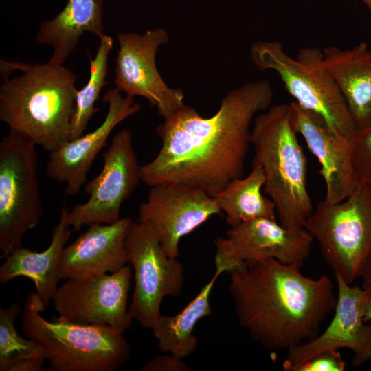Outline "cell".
<instances>
[{
	"label": "cell",
	"mask_w": 371,
	"mask_h": 371,
	"mask_svg": "<svg viewBox=\"0 0 371 371\" xmlns=\"http://www.w3.org/2000/svg\"><path fill=\"white\" fill-rule=\"evenodd\" d=\"M273 97L270 82L260 80L229 91L209 117L185 104L157 126L161 148L151 161L140 166L141 181L149 186L180 183L213 197L243 177L251 124L270 106Z\"/></svg>",
	"instance_id": "obj_1"
},
{
	"label": "cell",
	"mask_w": 371,
	"mask_h": 371,
	"mask_svg": "<svg viewBox=\"0 0 371 371\" xmlns=\"http://www.w3.org/2000/svg\"><path fill=\"white\" fill-rule=\"evenodd\" d=\"M230 273L229 289L238 324L267 350L289 349L315 338L336 305L328 276L307 277L275 259Z\"/></svg>",
	"instance_id": "obj_2"
},
{
	"label": "cell",
	"mask_w": 371,
	"mask_h": 371,
	"mask_svg": "<svg viewBox=\"0 0 371 371\" xmlns=\"http://www.w3.org/2000/svg\"><path fill=\"white\" fill-rule=\"evenodd\" d=\"M0 120L9 131L49 153L69 140L76 75L63 65L27 64L1 59Z\"/></svg>",
	"instance_id": "obj_3"
},
{
	"label": "cell",
	"mask_w": 371,
	"mask_h": 371,
	"mask_svg": "<svg viewBox=\"0 0 371 371\" xmlns=\"http://www.w3.org/2000/svg\"><path fill=\"white\" fill-rule=\"evenodd\" d=\"M292 122L290 104L269 106L251 129L252 166L265 176L264 192L275 204L280 223L304 227L314 209L307 190V160Z\"/></svg>",
	"instance_id": "obj_4"
},
{
	"label": "cell",
	"mask_w": 371,
	"mask_h": 371,
	"mask_svg": "<svg viewBox=\"0 0 371 371\" xmlns=\"http://www.w3.org/2000/svg\"><path fill=\"white\" fill-rule=\"evenodd\" d=\"M46 308L36 293L24 304L22 328L49 359V370L115 371L130 359L131 346L123 333L108 326L83 325L53 317L45 319Z\"/></svg>",
	"instance_id": "obj_5"
},
{
	"label": "cell",
	"mask_w": 371,
	"mask_h": 371,
	"mask_svg": "<svg viewBox=\"0 0 371 371\" xmlns=\"http://www.w3.org/2000/svg\"><path fill=\"white\" fill-rule=\"evenodd\" d=\"M253 63L260 71L273 70L288 93L301 106L322 115L341 135L352 139L355 123L337 85L324 65L323 52L302 48L295 58L280 41H258L249 49Z\"/></svg>",
	"instance_id": "obj_6"
},
{
	"label": "cell",
	"mask_w": 371,
	"mask_h": 371,
	"mask_svg": "<svg viewBox=\"0 0 371 371\" xmlns=\"http://www.w3.org/2000/svg\"><path fill=\"white\" fill-rule=\"evenodd\" d=\"M304 227L335 276L352 284L371 254V184L360 181L340 202L320 201Z\"/></svg>",
	"instance_id": "obj_7"
},
{
	"label": "cell",
	"mask_w": 371,
	"mask_h": 371,
	"mask_svg": "<svg viewBox=\"0 0 371 371\" xmlns=\"http://www.w3.org/2000/svg\"><path fill=\"white\" fill-rule=\"evenodd\" d=\"M36 146L10 131L0 141L1 258L22 246L43 216Z\"/></svg>",
	"instance_id": "obj_8"
},
{
	"label": "cell",
	"mask_w": 371,
	"mask_h": 371,
	"mask_svg": "<svg viewBox=\"0 0 371 371\" xmlns=\"http://www.w3.org/2000/svg\"><path fill=\"white\" fill-rule=\"evenodd\" d=\"M314 240L304 227H284L276 219L260 218L243 222L230 226L226 238L215 240V272L232 273L268 259L301 269Z\"/></svg>",
	"instance_id": "obj_9"
},
{
	"label": "cell",
	"mask_w": 371,
	"mask_h": 371,
	"mask_svg": "<svg viewBox=\"0 0 371 371\" xmlns=\"http://www.w3.org/2000/svg\"><path fill=\"white\" fill-rule=\"evenodd\" d=\"M125 245L128 263L135 272L128 313L140 326L151 328L161 316L163 299L181 295L185 281L183 266L177 258L168 256L157 238L139 221L131 223Z\"/></svg>",
	"instance_id": "obj_10"
},
{
	"label": "cell",
	"mask_w": 371,
	"mask_h": 371,
	"mask_svg": "<svg viewBox=\"0 0 371 371\" xmlns=\"http://www.w3.org/2000/svg\"><path fill=\"white\" fill-rule=\"evenodd\" d=\"M103 159L101 172L85 187L88 199L67 211V224L75 231L84 225L117 221L122 203L141 181L130 130L122 129L115 135Z\"/></svg>",
	"instance_id": "obj_11"
},
{
	"label": "cell",
	"mask_w": 371,
	"mask_h": 371,
	"mask_svg": "<svg viewBox=\"0 0 371 371\" xmlns=\"http://www.w3.org/2000/svg\"><path fill=\"white\" fill-rule=\"evenodd\" d=\"M131 277L127 264L113 273L68 279L52 299L55 310L67 321L108 326L124 333L133 320L127 307Z\"/></svg>",
	"instance_id": "obj_12"
},
{
	"label": "cell",
	"mask_w": 371,
	"mask_h": 371,
	"mask_svg": "<svg viewBox=\"0 0 371 371\" xmlns=\"http://www.w3.org/2000/svg\"><path fill=\"white\" fill-rule=\"evenodd\" d=\"M117 40L115 88L131 98L146 99L164 120L182 108L185 105L182 90L169 87L155 63L158 49L169 41L167 32L157 28L142 34L123 32L117 35Z\"/></svg>",
	"instance_id": "obj_13"
},
{
	"label": "cell",
	"mask_w": 371,
	"mask_h": 371,
	"mask_svg": "<svg viewBox=\"0 0 371 371\" xmlns=\"http://www.w3.org/2000/svg\"><path fill=\"white\" fill-rule=\"evenodd\" d=\"M221 212L205 191L164 183L151 186L146 201L139 207L137 221L153 234L168 256L177 258L180 240Z\"/></svg>",
	"instance_id": "obj_14"
},
{
	"label": "cell",
	"mask_w": 371,
	"mask_h": 371,
	"mask_svg": "<svg viewBox=\"0 0 371 371\" xmlns=\"http://www.w3.org/2000/svg\"><path fill=\"white\" fill-rule=\"evenodd\" d=\"M337 282V302L334 316L322 334L288 349L282 368L293 369L325 350L348 348L353 352L352 364L359 366L371 361V324L364 321L370 292L346 283L340 276Z\"/></svg>",
	"instance_id": "obj_15"
},
{
	"label": "cell",
	"mask_w": 371,
	"mask_h": 371,
	"mask_svg": "<svg viewBox=\"0 0 371 371\" xmlns=\"http://www.w3.org/2000/svg\"><path fill=\"white\" fill-rule=\"evenodd\" d=\"M290 105L295 130L321 165L318 173L326 185L324 201L335 203L344 200L360 183L353 166L351 139L335 131L319 114L295 101Z\"/></svg>",
	"instance_id": "obj_16"
},
{
	"label": "cell",
	"mask_w": 371,
	"mask_h": 371,
	"mask_svg": "<svg viewBox=\"0 0 371 371\" xmlns=\"http://www.w3.org/2000/svg\"><path fill=\"white\" fill-rule=\"evenodd\" d=\"M102 102L108 105L107 112L96 128L68 140L49 153L47 175L58 183H65L67 195L78 194L85 185L95 158L106 145L113 129L141 109V105L135 102L133 98L124 96L116 88L106 91Z\"/></svg>",
	"instance_id": "obj_17"
},
{
	"label": "cell",
	"mask_w": 371,
	"mask_h": 371,
	"mask_svg": "<svg viewBox=\"0 0 371 371\" xmlns=\"http://www.w3.org/2000/svg\"><path fill=\"white\" fill-rule=\"evenodd\" d=\"M132 220L95 223L63 250L60 280L82 279L119 271L128 263L126 236Z\"/></svg>",
	"instance_id": "obj_18"
},
{
	"label": "cell",
	"mask_w": 371,
	"mask_h": 371,
	"mask_svg": "<svg viewBox=\"0 0 371 371\" xmlns=\"http://www.w3.org/2000/svg\"><path fill=\"white\" fill-rule=\"evenodd\" d=\"M324 65L343 95L357 129L371 125V50L361 42L351 49L323 50Z\"/></svg>",
	"instance_id": "obj_19"
},
{
	"label": "cell",
	"mask_w": 371,
	"mask_h": 371,
	"mask_svg": "<svg viewBox=\"0 0 371 371\" xmlns=\"http://www.w3.org/2000/svg\"><path fill=\"white\" fill-rule=\"evenodd\" d=\"M67 211L65 206L62 207L58 223L52 233L50 244L45 251H32L21 246L12 251L0 267L1 283L20 276L30 278L34 284L36 293L46 307L58 288L60 260L71 233L66 222Z\"/></svg>",
	"instance_id": "obj_20"
},
{
	"label": "cell",
	"mask_w": 371,
	"mask_h": 371,
	"mask_svg": "<svg viewBox=\"0 0 371 371\" xmlns=\"http://www.w3.org/2000/svg\"><path fill=\"white\" fill-rule=\"evenodd\" d=\"M104 0H68L56 16L43 21L38 28V43L52 47L48 62L63 65L85 32L101 37L104 34Z\"/></svg>",
	"instance_id": "obj_21"
},
{
	"label": "cell",
	"mask_w": 371,
	"mask_h": 371,
	"mask_svg": "<svg viewBox=\"0 0 371 371\" xmlns=\"http://www.w3.org/2000/svg\"><path fill=\"white\" fill-rule=\"evenodd\" d=\"M219 276L215 272L212 279L180 313L172 317L161 315L151 327L158 348L162 352L183 359L196 350L198 339L193 334V330L201 319L212 313L210 296Z\"/></svg>",
	"instance_id": "obj_22"
},
{
	"label": "cell",
	"mask_w": 371,
	"mask_h": 371,
	"mask_svg": "<svg viewBox=\"0 0 371 371\" xmlns=\"http://www.w3.org/2000/svg\"><path fill=\"white\" fill-rule=\"evenodd\" d=\"M250 173L231 181L213 198L218 207L226 214V222L234 226L260 218L276 219L274 203L262 194L265 183L262 169L252 166Z\"/></svg>",
	"instance_id": "obj_23"
},
{
	"label": "cell",
	"mask_w": 371,
	"mask_h": 371,
	"mask_svg": "<svg viewBox=\"0 0 371 371\" xmlns=\"http://www.w3.org/2000/svg\"><path fill=\"white\" fill-rule=\"evenodd\" d=\"M100 44L95 56L91 58L90 74L87 84L77 90L75 106L71 119L69 140L83 135L87 126L95 113L98 111L95 104L100 92L107 84L109 56L113 47V40L110 36L103 34L99 38Z\"/></svg>",
	"instance_id": "obj_24"
},
{
	"label": "cell",
	"mask_w": 371,
	"mask_h": 371,
	"mask_svg": "<svg viewBox=\"0 0 371 371\" xmlns=\"http://www.w3.org/2000/svg\"><path fill=\"white\" fill-rule=\"evenodd\" d=\"M20 313L21 307L16 302L8 308H0V371H10L14 363L23 359L45 357L36 343L18 334L14 324Z\"/></svg>",
	"instance_id": "obj_25"
},
{
	"label": "cell",
	"mask_w": 371,
	"mask_h": 371,
	"mask_svg": "<svg viewBox=\"0 0 371 371\" xmlns=\"http://www.w3.org/2000/svg\"><path fill=\"white\" fill-rule=\"evenodd\" d=\"M351 142L356 175L359 181L371 184V125L357 129Z\"/></svg>",
	"instance_id": "obj_26"
},
{
	"label": "cell",
	"mask_w": 371,
	"mask_h": 371,
	"mask_svg": "<svg viewBox=\"0 0 371 371\" xmlns=\"http://www.w3.org/2000/svg\"><path fill=\"white\" fill-rule=\"evenodd\" d=\"M346 363L337 350L321 352L296 366L292 371H344Z\"/></svg>",
	"instance_id": "obj_27"
},
{
	"label": "cell",
	"mask_w": 371,
	"mask_h": 371,
	"mask_svg": "<svg viewBox=\"0 0 371 371\" xmlns=\"http://www.w3.org/2000/svg\"><path fill=\"white\" fill-rule=\"evenodd\" d=\"M190 369L179 358L170 353L155 357L142 368V371H188Z\"/></svg>",
	"instance_id": "obj_28"
},
{
	"label": "cell",
	"mask_w": 371,
	"mask_h": 371,
	"mask_svg": "<svg viewBox=\"0 0 371 371\" xmlns=\"http://www.w3.org/2000/svg\"><path fill=\"white\" fill-rule=\"evenodd\" d=\"M45 359L43 357L23 359L14 363L10 371H41Z\"/></svg>",
	"instance_id": "obj_29"
},
{
	"label": "cell",
	"mask_w": 371,
	"mask_h": 371,
	"mask_svg": "<svg viewBox=\"0 0 371 371\" xmlns=\"http://www.w3.org/2000/svg\"><path fill=\"white\" fill-rule=\"evenodd\" d=\"M362 287L371 293V254L368 257L360 276Z\"/></svg>",
	"instance_id": "obj_30"
},
{
	"label": "cell",
	"mask_w": 371,
	"mask_h": 371,
	"mask_svg": "<svg viewBox=\"0 0 371 371\" xmlns=\"http://www.w3.org/2000/svg\"><path fill=\"white\" fill-rule=\"evenodd\" d=\"M363 319L366 322H369L371 320V293L366 304Z\"/></svg>",
	"instance_id": "obj_31"
},
{
	"label": "cell",
	"mask_w": 371,
	"mask_h": 371,
	"mask_svg": "<svg viewBox=\"0 0 371 371\" xmlns=\"http://www.w3.org/2000/svg\"><path fill=\"white\" fill-rule=\"evenodd\" d=\"M371 13V0H361Z\"/></svg>",
	"instance_id": "obj_32"
}]
</instances>
